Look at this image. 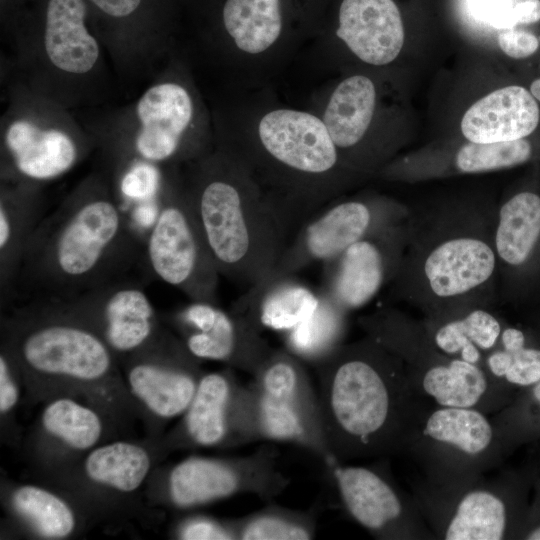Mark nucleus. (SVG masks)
Segmentation results:
<instances>
[{"label": "nucleus", "instance_id": "22", "mask_svg": "<svg viewBox=\"0 0 540 540\" xmlns=\"http://www.w3.org/2000/svg\"><path fill=\"white\" fill-rule=\"evenodd\" d=\"M147 359L134 362L128 370V383L133 394L154 414L173 418L190 405L200 378L192 368L197 358L187 347L180 348L169 362Z\"/></svg>", "mask_w": 540, "mask_h": 540}, {"label": "nucleus", "instance_id": "32", "mask_svg": "<svg viewBox=\"0 0 540 540\" xmlns=\"http://www.w3.org/2000/svg\"><path fill=\"white\" fill-rule=\"evenodd\" d=\"M482 367L516 391L532 386L540 380V330L506 323Z\"/></svg>", "mask_w": 540, "mask_h": 540}, {"label": "nucleus", "instance_id": "11", "mask_svg": "<svg viewBox=\"0 0 540 540\" xmlns=\"http://www.w3.org/2000/svg\"><path fill=\"white\" fill-rule=\"evenodd\" d=\"M320 211L296 231L265 278L292 276L315 262L329 261L355 242L406 221L411 213L384 197L347 199Z\"/></svg>", "mask_w": 540, "mask_h": 540}, {"label": "nucleus", "instance_id": "17", "mask_svg": "<svg viewBox=\"0 0 540 540\" xmlns=\"http://www.w3.org/2000/svg\"><path fill=\"white\" fill-rule=\"evenodd\" d=\"M233 445L258 440L288 442L318 456L327 467L337 463L322 435L290 406L265 394L252 381L239 385L232 406Z\"/></svg>", "mask_w": 540, "mask_h": 540}, {"label": "nucleus", "instance_id": "40", "mask_svg": "<svg viewBox=\"0 0 540 540\" xmlns=\"http://www.w3.org/2000/svg\"><path fill=\"white\" fill-rule=\"evenodd\" d=\"M157 189L158 171L148 163L134 164L121 182V191L126 199L139 203L152 200Z\"/></svg>", "mask_w": 540, "mask_h": 540}, {"label": "nucleus", "instance_id": "29", "mask_svg": "<svg viewBox=\"0 0 540 540\" xmlns=\"http://www.w3.org/2000/svg\"><path fill=\"white\" fill-rule=\"evenodd\" d=\"M239 385L226 372L200 377L194 397L185 411L183 427L189 442L198 446L233 445L231 416Z\"/></svg>", "mask_w": 540, "mask_h": 540}, {"label": "nucleus", "instance_id": "10", "mask_svg": "<svg viewBox=\"0 0 540 540\" xmlns=\"http://www.w3.org/2000/svg\"><path fill=\"white\" fill-rule=\"evenodd\" d=\"M144 240V266L190 301L216 303L220 274L185 189L167 187Z\"/></svg>", "mask_w": 540, "mask_h": 540}, {"label": "nucleus", "instance_id": "3", "mask_svg": "<svg viewBox=\"0 0 540 540\" xmlns=\"http://www.w3.org/2000/svg\"><path fill=\"white\" fill-rule=\"evenodd\" d=\"M497 209L411 212L394 293L424 316L489 307L498 278Z\"/></svg>", "mask_w": 540, "mask_h": 540}, {"label": "nucleus", "instance_id": "37", "mask_svg": "<svg viewBox=\"0 0 540 540\" xmlns=\"http://www.w3.org/2000/svg\"><path fill=\"white\" fill-rule=\"evenodd\" d=\"M41 420L50 435L76 450L93 447L102 434L98 414L68 398H59L48 404Z\"/></svg>", "mask_w": 540, "mask_h": 540}, {"label": "nucleus", "instance_id": "46", "mask_svg": "<svg viewBox=\"0 0 540 540\" xmlns=\"http://www.w3.org/2000/svg\"><path fill=\"white\" fill-rule=\"evenodd\" d=\"M533 81H535L540 86V75H535L534 78H532Z\"/></svg>", "mask_w": 540, "mask_h": 540}, {"label": "nucleus", "instance_id": "4", "mask_svg": "<svg viewBox=\"0 0 540 540\" xmlns=\"http://www.w3.org/2000/svg\"><path fill=\"white\" fill-rule=\"evenodd\" d=\"M225 151L255 181L290 238L341 194L351 172L322 118L303 110L266 112L248 140Z\"/></svg>", "mask_w": 540, "mask_h": 540}, {"label": "nucleus", "instance_id": "43", "mask_svg": "<svg viewBox=\"0 0 540 540\" xmlns=\"http://www.w3.org/2000/svg\"><path fill=\"white\" fill-rule=\"evenodd\" d=\"M532 490L520 540H540V460L532 462Z\"/></svg>", "mask_w": 540, "mask_h": 540}, {"label": "nucleus", "instance_id": "28", "mask_svg": "<svg viewBox=\"0 0 540 540\" xmlns=\"http://www.w3.org/2000/svg\"><path fill=\"white\" fill-rule=\"evenodd\" d=\"M83 0H49L45 23V50L52 64L72 74H83L95 65L99 48L87 31Z\"/></svg>", "mask_w": 540, "mask_h": 540}, {"label": "nucleus", "instance_id": "9", "mask_svg": "<svg viewBox=\"0 0 540 540\" xmlns=\"http://www.w3.org/2000/svg\"><path fill=\"white\" fill-rule=\"evenodd\" d=\"M401 454L416 463L424 480L441 486L474 480L507 459L489 414L434 403L414 422Z\"/></svg>", "mask_w": 540, "mask_h": 540}, {"label": "nucleus", "instance_id": "34", "mask_svg": "<svg viewBox=\"0 0 540 540\" xmlns=\"http://www.w3.org/2000/svg\"><path fill=\"white\" fill-rule=\"evenodd\" d=\"M150 464L149 454L144 448L117 441L92 450L84 467L94 482L121 492H131L142 484Z\"/></svg>", "mask_w": 540, "mask_h": 540}, {"label": "nucleus", "instance_id": "19", "mask_svg": "<svg viewBox=\"0 0 540 540\" xmlns=\"http://www.w3.org/2000/svg\"><path fill=\"white\" fill-rule=\"evenodd\" d=\"M336 35L361 61L387 65L404 45L401 11L394 0H342Z\"/></svg>", "mask_w": 540, "mask_h": 540}, {"label": "nucleus", "instance_id": "1", "mask_svg": "<svg viewBox=\"0 0 540 540\" xmlns=\"http://www.w3.org/2000/svg\"><path fill=\"white\" fill-rule=\"evenodd\" d=\"M144 243L107 189L93 181L46 213L25 251L15 296L66 300L130 276Z\"/></svg>", "mask_w": 540, "mask_h": 540}, {"label": "nucleus", "instance_id": "6", "mask_svg": "<svg viewBox=\"0 0 540 540\" xmlns=\"http://www.w3.org/2000/svg\"><path fill=\"white\" fill-rule=\"evenodd\" d=\"M358 322L366 335L401 359L414 389L436 405L472 408L492 415L519 392L482 366L440 351L428 338L421 320L397 309L379 308Z\"/></svg>", "mask_w": 540, "mask_h": 540}, {"label": "nucleus", "instance_id": "47", "mask_svg": "<svg viewBox=\"0 0 540 540\" xmlns=\"http://www.w3.org/2000/svg\"><path fill=\"white\" fill-rule=\"evenodd\" d=\"M536 328L540 330V320L538 321Z\"/></svg>", "mask_w": 540, "mask_h": 540}, {"label": "nucleus", "instance_id": "7", "mask_svg": "<svg viewBox=\"0 0 540 540\" xmlns=\"http://www.w3.org/2000/svg\"><path fill=\"white\" fill-rule=\"evenodd\" d=\"M488 474L447 486L422 477L413 481L411 494L436 539H519L531 497L532 462Z\"/></svg>", "mask_w": 540, "mask_h": 540}, {"label": "nucleus", "instance_id": "33", "mask_svg": "<svg viewBox=\"0 0 540 540\" xmlns=\"http://www.w3.org/2000/svg\"><path fill=\"white\" fill-rule=\"evenodd\" d=\"M318 293L319 303L314 311L285 335V349L313 365L343 344L349 314L324 293Z\"/></svg>", "mask_w": 540, "mask_h": 540}, {"label": "nucleus", "instance_id": "14", "mask_svg": "<svg viewBox=\"0 0 540 540\" xmlns=\"http://www.w3.org/2000/svg\"><path fill=\"white\" fill-rule=\"evenodd\" d=\"M408 228L409 218L355 242L324 262L320 291L347 313L366 305L396 278L407 246Z\"/></svg>", "mask_w": 540, "mask_h": 540}, {"label": "nucleus", "instance_id": "16", "mask_svg": "<svg viewBox=\"0 0 540 540\" xmlns=\"http://www.w3.org/2000/svg\"><path fill=\"white\" fill-rule=\"evenodd\" d=\"M184 344L197 359L220 361L254 376L274 348L244 316L213 303H190L175 313Z\"/></svg>", "mask_w": 540, "mask_h": 540}, {"label": "nucleus", "instance_id": "21", "mask_svg": "<svg viewBox=\"0 0 540 540\" xmlns=\"http://www.w3.org/2000/svg\"><path fill=\"white\" fill-rule=\"evenodd\" d=\"M540 128V103L526 86L501 87L464 114L461 132L469 142L512 141L531 136Z\"/></svg>", "mask_w": 540, "mask_h": 540}, {"label": "nucleus", "instance_id": "39", "mask_svg": "<svg viewBox=\"0 0 540 540\" xmlns=\"http://www.w3.org/2000/svg\"><path fill=\"white\" fill-rule=\"evenodd\" d=\"M497 42L501 51L515 60H527L540 50V35L535 27L504 28L498 34Z\"/></svg>", "mask_w": 540, "mask_h": 540}, {"label": "nucleus", "instance_id": "30", "mask_svg": "<svg viewBox=\"0 0 540 540\" xmlns=\"http://www.w3.org/2000/svg\"><path fill=\"white\" fill-rule=\"evenodd\" d=\"M252 377L261 391L290 406L324 437L318 394L301 359L287 349H274Z\"/></svg>", "mask_w": 540, "mask_h": 540}, {"label": "nucleus", "instance_id": "18", "mask_svg": "<svg viewBox=\"0 0 540 540\" xmlns=\"http://www.w3.org/2000/svg\"><path fill=\"white\" fill-rule=\"evenodd\" d=\"M498 278L513 294L540 265V194L523 189L498 208L494 232Z\"/></svg>", "mask_w": 540, "mask_h": 540}, {"label": "nucleus", "instance_id": "12", "mask_svg": "<svg viewBox=\"0 0 540 540\" xmlns=\"http://www.w3.org/2000/svg\"><path fill=\"white\" fill-rule=\"evenodd\" d=\"M277 459L276 449L267 445L244 457L188 458L170 472L171 501L177 507L191 508L238 494L271 500L290 482L278 468Z\"/></svg>", "mask_w": 540, "mask_h": 540}, {"label": "nucleus", "instance_id": "44", "mask_svg": "<svg viewBox=\"0 0 540 540\" xmlns=\"http://www.w3.org/2000/svg\"><path fill=\"white\" fill-rule=\"evenodd\" d=\"M18 387L12 377L10 358L2 351L0 355V411L11 410L18 401Z\"/></svg>", "mask_w": 540, "mask_h": 540}, {"label": "nucleus", "instance_id": "45", "mask_svg": "<svg viewBox=\"0 0 540 540\" xmlns=\"http://www.w3.org/2000/svg\"><path fill=\"white\" fill-rule=\"evenodd\" d=\"M110 16L124 17L134 12L141 0H90Z\"/></svg>", "mask_w": 540, "mask_h": 540}, {"label": "nucleus", "instance_id": "35", "mask_svg": "<svg viewBox=\"0 0 540 540\" xmlns=\"http://www.w3.org/2000/svg\"><path fill=\"white\" fill-rule=\"evenodd\" d=\"M509 457L519 447L540 440V380L519 391L501 410L490 415Z\"/></svg>", "mask_w": 540, "mask_h": 540}, {"label": "nucleus", "instance_id": "42", "mask_svg": "<svg viewBox=\"0 0 540 540\" xmlns=\"http://www.w3.org/2000/svg\"><path fill=\"white\" fill-rule=\"evenodd\" d=\"M495 23L504 28L540 24V0H514L497 11Z\"/></svg>", "mask_w": 540, "mask_h": 540}, {"label": "nucleus", "instance_id": "36", "mask_svg": "<svg viewBox=\"0 0 540 540\" xmlns=\"http://www.w3.org/2000/svg\"><path fill=\"white\" fill-rule=\"evenodd\" d=\"M316 511L268 506L237 520L238 540H308L315 536Z\"/></svg>", "mask_w": 540, "mask_h": 540}, {"label": "nucleus", "instance_id": "13", "mask_svg": "<svg viewBox=\"0 0 540 540\" xmlns=\"http://www.w3.org/2000/svg\"><path fill=\"white\" fill-rule=\"evenodd\" d=\"M329 470L345 511L374 538L436 539L413 495L398 486L387 468L337 462Z\"/></svg>", "mask_w": 540, "mask_h": 540}, {"label": "nucleus", "instance_id": "38", "mask_svg": "<svg viewBox=\"0 0 540 540\" xmlns=\"http://www.w3.org/2000/svg\"><path fill=\"white\" fill-rule=\"evenodd\" d=\"M16 510L46 538L59 539L72 533L75 516L58 496L33 485L19 487L13 494Z\"/></svg>", "mask_w": 540, "mask_h": 540}, {"label": "nucleus", "instance_id": "26", "mask_svg": "<svg viewBox=\"0 0 540 540\" xmlns=\"http://www.w3.org/2000/svg\"><path fill=\"white\" fill-rule=\"evenodd\" d=\"M421 322L428 338L440 351L480 366L497 346L507 323L489 307L424 316Z\"/></svg>", "mask_w": 540, "mask_h": 540}, {"label": "nucleus", "instance_id": "2", "mask_svg": "<svg viewBox=\"0 0 540 540\" xmlns=\"http://www.w3.org/2000/svg\"><path fill=\"white\" fill-rule=\"evenodd\" d=\"M314 366L332 457L343 463L401 454L414 422L432 403L414 389L401 359L366 335Z\"/></svg>", "mask_w": 540, "mask_h": 540}, {"label": "nucleus", "instance_id": "5", "mask_svg": "<svg viewBox=\"0 0 540 540\" xmlns=\"http://www.w3.org/2000/svg\"><path fill=\"white\" fill-rule=\"evenodd\" d=\"M185 189L220 276L248 288L265 278L290 236L245 168L227 151L197 162Z\"/></svg>", "mask_w": 540, "mask_h": 540}, {"label": "nucleus", "instance_id": "15", "mask_svg": "<svg viewBox=\"0 0 540 540\" xmlns=\"http://www.w3.org/2000/svg\"><path fill=\"white\" fill-rule=\"evenodd\" d=\"M54 301L82 320L118 354H136L155 343L156 313L143 284L130 276L66 300Z\"/></svg>", "mask_w": 540, "mask_h": 540}, {"label": "nucleus", "instance_id": "24", "mask_svg": "<svg viewBox=\"0 0 540 540\" xmlns=\"http://www.w3.org/2000/svg\"><path fill=\"white\" fill-rule=\"evenodd\" d=\"M319 293L295 275L263 278L249 287L231 310L244 316L259 331L288 332L304 321L317 307Z\"/></svg>", "mask_w": 540, "mask_h": 540}, {"label": "nucleus", "instance_id": "31", "mask_svg": "<svg viewBox=\"0 0 540 540\" xmlns=\"http://www.w3.org/2000/svg\"><path fill=\"white\" fill-rule=\"evenodd\" d=\"M285 0H226L223 26L234 46L245 55L272 49L286 27Z\"/></svg>", "mask_w": 540, "mask_h": 540}, {"label": "nucleus", "instance_id": "20", "mask_svg": "<svg viewBox=\"0 0 540 540\" xmlns=\"http://www.w3.org/2000/svg\"><path fill=\"white\" fill-rule=\"evenodd\" d=\"M141 122L135 149L149 162L175 159L193 117L188 91L176 83H162L148 89L137 105Z\"/></svg>", "mask_w": 540, "mask_h": 540}, {"label": "nucleus", "instance_id": "25", "mask_svg": "<svg viewBox=\"0 0 540 540\" xmlns=\"http://www.w3.org/2000/svg\"><path fill=\"white\" fill-rule=\"evenodd\" d=\"M5 145L13 168L26 179V185L56 178L78 159V149L69 135L56 129L41 130L26 121L9 127Z\"/></svg>", "mask_w": 540, "mask_h": 540}, {"label": "nucleus", "instance_id": "41", "mask_svg": "<svg viewBox=\"0 0 540 540\" xmlns=\"http://www.w3.org/2000/svg\"><path fill=\"white\" fill-rule=\"evenodd\" d=\"M178 536L185 540L238 539L237 521L224 524L205 517L188 519L179 529Z\"/></svg>", "mask_w": 540, "mask_h": 540}, {"label": "nucleus", "instance_id": "23", "mask_svg": "<svg viewBox=\"0 0 540 540\" xmlns=\"http://www.w3.org/2000/svg\"><path fill=\"white\" fill-rule=\"evenodd\" d=\"M46 215L44 204L33 185L2 188L0 196V298L10 302L28 243Z\"/></svg>", "mask_w": 540, "mask_h": 540}, {"label": "nucleus", "instance_id": "27", "mask_svg": "<svg viewBox=\"0 0 540 540\" xmlns=\"http://www.w3.org/2000/svg\"><path fill=\"white\" fill-rule=\"evenodd\" d=\"M374 82L364 75H352L339 82L331 92L322 115L343 163L352 170L355 152L370 128L376 109Z\"/></svg>", "mask_w": 540, "mask_h": 540}, {"label": "nucleus", "instance_id": "8", "mask_svg": "<svg viewBox=\"0 0 540 540\" xmlns=\"http://www.w3.org/2000/svg\"><path fill=\"white\" fill-rule=\"evenodd\" d=\"M6 328L3 351L32 373L94 382L112 370L114 352L101 335L56 302L34 300Z\"/></svg>", "mask_w": 540, "mask_h": 540}]
</instances>
